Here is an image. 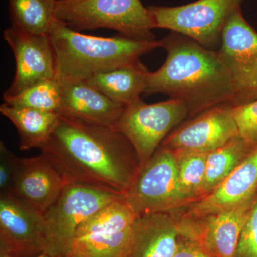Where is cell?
<instances>
[{
  "label": "cell",
  "instance_id": "cell-1",
  "mask_svg": "<svg viewBox=\"0 0 257 257\" xmlns=\"http://www.w3.org/2000/svg\"><path fill=\"white\" fill-rule=\"evenodd\" d=\"M66 184H83L123 194L141 167L132 144L116 128L60 115L41 149Z\"/></svg>",
  "mask_w": 257,
  "mask_h": 257
},
{
  "label": "cell",
  "instance_id": "cell-2",
  "mask_svg": "<svg viewBox=\"0 0 257 257\" xmlns=\"http://www.w3.org/2000/svg\"><path fill=\"white\" fill-rule=\"evenodd\" d=\"M161 42L167 59L158 70L147 74L144 94H164L182 101L189 117L216 106L239 105L237 90L218 51L173 32Z\"/></svg>",
  "mask_w": 257,
  "mask_h": 257
},
{
  "label": "cell",
  "instance_id": "cell-3",
  "mask_svg": "<svg viewBox=\"0 0 257 257\" xmlns=\"http://www.w3.org/2000/svg\"><path fill=\"white\" fill-rule=\"evenodd\" d=\"M50 36L55 57V78L60 82L86 81L93 76L140 60L162 42L124 36L84 35L56 20Z\"/></svg>",
  "mask_w": 257,
  "mask_h": 257
},
{
  "label": "cell",
  "instance_id": "cell-4",
  "mask_svg": "<svg viewBox=\"0 0 257 257\" xmlns=\"http://www.w3.org/2000/svg\"><path fill=\"white\" fill-rule=\"evenodd\" d=\"M56 18L77 32L106 28L133 40H156L153 18L140 0H58Z\"/></svg>",
  "mask_w": 257,
  "mask_h": 257
},
{
  "label": "cell",
  "instance_id": "cell-5",
  "mask_svg": "<svg viewBox=\"0 0 257 257\" xmlns=\"http://www.w3.org/2000/svg\"><path fill=\"white\" fill-rule=\"evenodd\" d=\"M123 194L102 187L68 184L55 202L43 214L50 254L65 257L72 254L79 226Z\"/></svg>",
  "mask_w": 257,
  "mask_h": 257
},
{
  "label": "cell",
  "instance_id": "cell-6",
  "mask_svg": "<svg viewBox=\"0 0 257 257\" xmlns=\"http://www.w3.org/2000/svg\"><path fill=\"white\" fill-rule=\"evenodd\" d=\"M122 194L137 216L171 212L189 204L179 187L175 153L161 145Z\"/></svg>",
  "mask_w": 257,
  "mask_h": 257
},
{
  "label": "cell",
  "instance_id": "cell-7",
  "mask_svg": "<svg viewBox=\"0 0 257 257\" xmlns=\"http://www.w3.org/2000/svg\"><path fill=\"white\" fill-rule=\"evenodd\" d=\"M243 0H198L179 7L150 6L155 28L167 29L205 48L220 45L221 33Z\"/></svg>",
  "mask_w": 257,
  "mask_h": 257
},
{
  "label": "cell",
  "instance_id": "cell-8",
  "mask_svg": "<svg viewBox=\"0 0 257 257\" xmlns=\"http://www.w3.org/2000/svg\"><path fill=\"white\" fill-rule=\"evenodd\" d=\"M136 214L123 197L83 222L76 231L72 253L82 257H126Z\"/></svg>",
  "mask_w": 257,
  "mask_h": 257
},
{
  "label": "cell",
  "instance_id": "cell-9",
  "mask_svg": "<svg viewBox=\"0 0 257 257\" xmlns=\"http://www.w3.org/2000/svg\"><path fill=\"white\" fill-rule=\"evenodd\" d=\"M187 116V106L177 99L148 104L140 99L125 106L115 128L132 144L143 165L151 158L171 130Z\"/></svg>",
  "mask_w": 257,
  "mask_h": 257
},
{
  "label": "cell",
  "instance_id": "cell-10",
  "mask_svg": "<svg viewBox=\"0 0 257 257\" xmlns=\"http://www.w3.org/2000/svg\"><path fill=\"white\" fill-rule=\"evenodd\" d=\"M257 192L234 207L199 217L172 211L179 235L202 245L214 257H235L238 241Z\"/></svg>",
  "mask_w": 257,
  "mask_h": 257
},
{
  "label": "cell",
  "instance_id": "cell-11",
  "mask_svg": "<svg viewBox=\"0 0 257 257\" xmlns=\"http://www.w3.org/2000/svg\"><path fill=\"white\" fill-rule=\"evenodd\" d=\"M43 253L50 254L43 214L12 194H0V254L35 257Z\"/></svg>",
  "mask_w": 257,
  "mask_h": 257
},
{
  "label": "cell",
  "instance_id": "cell-12",
  "mask_svg": "<svg viewBox=\"0 0 257 257\" xmlns=\"http://www.w3.org/2000/svg\"><path fill=\"white\" fill-rule=\"evenodd\" d=\"M218 53L237 90L239 104L255 100L257 32L243 18L241 8L225 25Z\"/></svg>",
  "mask_w": 257,
  "mask_h": 257
},
{
  "label": "cell",
  "instance_id": "cell-13",
  "mask_svg": "<svg viewBox=\"0 0 257 257\" xmlns=\"http://www.w3.org/2000/svg\"><path fill=\"white\" fill-rule=\"evenodd\" d=\"M231 106H214L194 116L169 134L161 146L174 153H209L222 146L240 136Z\"/></svg>",
  "mask_w": 257,
  "mask_h": 257
},
{
  "label": "cell",
  "instance_id": "cell-14",
  "mask_svg": "<svg viewBox=\"0 0 257 257\" xmlns=\"http://www.w3.org/2000/svg\"><path fill=\"white\" fill-rule=\"evenodd\" d=\"M3 37L16 62L14 80L3 98L18 95L41 81L55 78V57L50 35H35L10 27Z\"/></svg>",
  "mask_w": 257,
  "mask_h": 257
},
{
  "label": "cell",
  "instance_id": "cell-15",
  "mask_svg": "<svg viewBox=\"0 0 257 257\" xmlns=\"http://www.w3.org/2000/svg\"><path fill=\"white\" fill-rule=\"evenodd\" d=\"M67 185L65 181L44 155L18 158L9 194L44 214Z\"/></svg>",
  "mask_w": 257,
  "mask_h": 257
},
{
  "label": "cell",
  "instance_id": "cell-16",
  "mask_svg": "<svg viewBox=\"0 0 257 257\" xmlns=\"http://www.w3.org/2000/svg\"><path fill=\"white\" fill-rule=\"evenodd\" d=\"M60 83L62 97L59 114L115 128L125 106L111 100L86 81Z\"/></svg>",
  "mask_w": 257,
  "mask_h": 257
},
{
  "label": "cell",
  "instance_id": "cell-17",
  "mask_svg": "<svg viewBox=\"0 0 257 257\" xmlns=\"http://www.w3.org/2000/svg\"><path fill=\"white\" fill-rule=\"evenodd\" d=\"M257 192V145L252 151L212 192L197 202L179 208L186 215L199 217L234 207Z\"/></svg>",
  "mask_w": 257,
  "mask_h": 257
},
{
  "label": "cell",
  "instance_id": "cell-18",
  "mask_svg": "<svg viewBox=\"0 0 257 257\" xmlns=\"http://www.w3.org/2000/svg\"><path fill=\"white\" fill-rule=\"evenodd\" d=\"M179 231L172 212L138 216L126 257H172Z\"/></svg>",
  "mask_w": 257,
  "mask_h": 257
},
{
  "label": "cell",
  "instance_id": "cell-19",
  "mask_svg": "<svg viewBox=\"0 0 257 257\" xmlns=\"http://www.w3.org/2000/svg\"><path fill=\"white\" fill-rule=\"evenodd\" d=\"M148 69L140 60L107 72L95 74L86 80L111 100L127 106L141 99L147 86Z\"/></svg>",
  "mask_w": 257,
  "mask_h": 257
},
{
  "label": "cell",
  "instance_id": "cell-20",
  "mask_svg": "<svg viewBox=\"0 0 257 257\" xmlns=\"http://www.w3.org/2000/svg\"><path fill=\"white\" fill-rule=\"evenodd\" d=\"M0 112L18 130L22 151L34 148L41 150L55 131L60 118L57 113L10 106L5 103L0 106Z\"/></svg>",
  "mask_w": 257,
  "mask_h": 257
},
{
  "label": "cell",
  "instance_id": "cell-21",
  "mask_svg": "<svg viewBox=\"0 0 257 257\" xmlns=\"http://www.w3.org/2000/svg\"><path fill=\"white\" fill-rule=\"evenodd\" d=\"M254 147L238 136L207 153L205 177L199 199L221 185L246 160Z\"/></svg>",
  "mask_w": 257,
  "mask_h": 257
},
{
  "label": "cell",
  "instance_id": "cell-22",
  "mask_svg": "<svg viewBox=\"0 0 257 257\" xmlns=\"http://www.w3.org/2000/svg\"><path fill=\"white\" fill-rule=\"evenodd\" d=\"M12 27L35 35H50L58 0H8Z\"/></svg>",
  "mask_w": 257,
  "mask_h": 257
},
{
  "label": "cell",
  "instance_id": "cell-23",
  "mask_svg": "<svg viewBox=\"0 0 257 257\" xmlns=\"http://www.w3.org/2000/svg\"><path fill=\"white\" fill-rule=\"evenodd\" d=\"M62 97L60 83L54 78L41 81L27 88L18 95L3 99L8 105L32 108L59 114Z\"/></svg>",
  "mask_w": 257,
  "mask_h": 257
},
{
  "label": "cell",
  "instance_id": "cell-24",
  "mask_svg": "<svg viewBox=\"0 0 257 257\" xmlns=\"http://www.w3.org/2000/svg\"><path fill=\"white\" fill-rule=\"evenodd\" d=\"M175 155L181 192L189 204L197 202L204 184L207 153L181 152Z\"/></svg>",
  "mask_w": 257,
  "mask_h": 257
},
{
  "label": "cell",
  "instance_id": "cell-25",
  "mask_svg": "<svg viewBox=\"0 0 257 257\" xmlns=\"http://www.w3.org/2000/svg\"><path fill=\"white\" fill-rule=\"evenodd\" d=\"M231 114L237 125L240 136L252 146L257 145V99L232 106Z\"/></svg>",
  "mask_w": 257,
  "mask_h": 257
},
{
  "label": "cell",
  "instance_id": "cell-26",
  "mask_svg": "<svg viewBox=\"0 0 257 257\" xmlns=\"http://www.w3.org/2000/svg\"><path fill=\"white\" fill-rule=\"evenodd\" d=\"M235 257H257V194L241 230Z\"/></svg>",
  "mask_w": 257,
  "mask_h": 257
},
{
  "label": "cell",
  "instance_id": "cell-27",
  "mask_svg": "<svg viewBox=\"0 0 257 257\" xmlns=\"http://www.w3.org/2000/svg\"><path fill=\"white\" fill-rule=\"evenodd\" d=\"M18 160V157L2 141L0 143V194H9Z\"/></svg>",
  "mask_w": 257,
  "mask_h": 257
},
{
  "label": "cell",
  "instance_id": "cell-28",
  "mask_svg": "<svg viewBox=\"0 0 257 257\" xmlns=\"http://www.w3.org/2000/svg\"><path fill=\"white\" fill-rule=\"evenodd\" d=\"M172 257H214L201 243L179 235L177 248Z\"/></svg>",
  "mask_w": 257,
  "mask_h": 257
},
{
  "label": "cell",
  "instance_id": "cell-29",
  "mask_svg": "<svg viewBox=\"0 0 257 257\" xmlns=\"http://www.w3.org/2000/svg\"><path fill=\"white\" fill-rule=\"evenodd\" d=\"M0 257H13L8 256V255H5V254H0ZM35 257H54L52 256H51V255L48 254V253H41V254L39 255V256H35Z\"/></svg>",
  "mask_w": 257,
  "mask_h": 257
},
{
  "label": "cell",
  "instance_id": "cell-30",
  "mask_svg": "<svg viewBox=\"0 0 257 257\" xmlns=\"http://www.w3.org/2000/svg\"><path fill=\"white\" fill-rule=\"evenodd\" d=\"M254 95H255V97H256V99H257V77H256V82H255Z\"/></svg>",
  "mask_w": 257,
  "mask_h": 257
},
{
  "label": "cell",
  "instance_id": "cell-31",
  "mask_svg": "<svg viewBox=\"0 0 257 257\" xmlns=\"http://www.w3.org/2000/svg\"><path fill=\"white\" fill-rule=\"evenodd\" d=\"M65 257H82L79 256V255L75 254V253H72V254L69 255V256H65Z\"/></svg>",
  "mask_w": 257,
  "mask_h": 257
}]
</instances>
